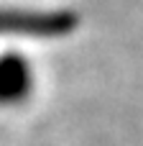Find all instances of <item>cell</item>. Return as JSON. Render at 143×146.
<instances>
[{
    "instance_id": "obj_1",
    "label": "cell",
    "mask_w": 143,
    "mask_h": 146,
    "mask_svg": "<svg viewBox=\"0 0 143 146\" xmlns=\"http://www.w3.org/2000/svg\"><path fill=\"white\" fill-rule=\"evenodd\" d=\"M31 92V74L20 59H0V105H15Z\"/></svg>"
}]
</instances>
